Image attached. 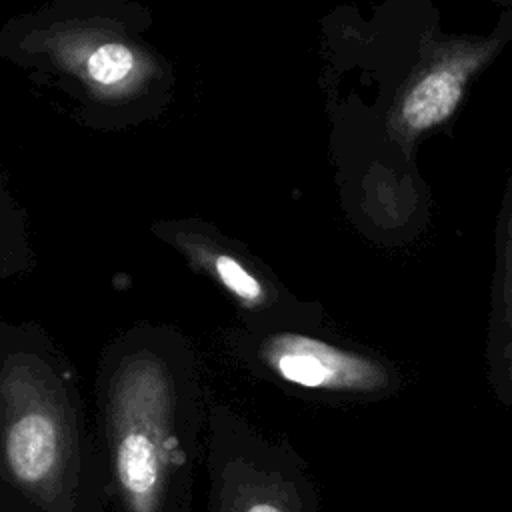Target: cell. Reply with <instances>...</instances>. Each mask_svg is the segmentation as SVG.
Here are the masks:
<instances>
[{
  "instance_id": "obj_1",
  "label": "cell",
  "mask_w": 512,
  "mask_h": 512,
  "mask_svg": "<svg viewBox=\"0 0 512 512\" xmlns=\"http://www.w3.org/2000/svg\"><path fill=\"white\" fill-rule=\"evenodd\" d=\"M110 458L124 512H168L180 462L170 424V404L158 370L122 376L110 412Z\"/></svg>"
},
{
  "instance_id": "obj_2",
  "label": "cell",
  "mask_w": 512,
  "mask_h": 512,
  "mask_svg": "<svg viewBox=\"0 0 512 512\" xmlns=\"http://www.w3.org/2000/svg\"><path fill=\"white\" fill-rule=\"evenodd\" d=\"M4 470L34 504L50 506L64 498L68 438L56 412L40 402L10 406L4 422Z\"/></svg>"
},
{
  "instance_id": "obj_3",
  "label": "cell",
  "mask_w": 512,
  "mask_h": 512,
  "mask_svg": "<svg viewBox=\"0 0 512 512\" xmlns=\"http://www.w3.org/2000/svg\"><path fill=\"white\" fill-rule=\"evenodd\" d=\"M264 358L284 380L326 390H372L382 384V372L368 360L296 334L266 342Z\"/></svg>"
},
{
  "instance_id": "obj_4",
  "label": "cell",
  "mask_w": 512,
  "mask_h": 512,
  "mask_svg": "<svg viewBox=\"0 0 512 512\" xmlns=\"http://www.w3.org/2000/svg\"><path fill=\"white\" fill-rule=\"evenodd\" d=\"M466 70L450 62L424 74L406 94L400 106V122L406 130H424L442 122L456 108Z\"/></svg>"
},
{
  "instance_id": "obj_5",
  "label": "cell",
  "mask_w": 512,
  "mask_h": 512,
  "mask_svg": "<svg viewBox=\"0 0 512 512\" xmlns=\"http://www.w3.org/2000/svg\"><path fill=\"white\" fill-rule=\"evenodd\" d=\"M136 56L124 44H100L94 48L86 62L84 70L88 78L102 90H118L128 84L136 72Z\"/></svg>"
},
{
  "instance_id": "obj_6",
  "label": "cell",
  "mask_w": 512,
  "mask_h": 512,
  "mask_svg": "<svg viewBox=\"0 0 512 512\" xmlns=\"http://www.w3.org/2000/svg\"><path fill=\"white\" fill-rule=\"evenodd\" d=\"M222 512H298L288 490L272 482H242L222 496Z\"/></svg>"
},
{
  "instance_id": "obj_7",
  "label": "cell",
  "mask_w": 512,
  "mask_h": 512,
  "mask_svg": "<svg viewBox=\"0 0 512 512\" xmlns=\"http://www.w3.org/2000/svg\"><path fill=\"white\" fill-rule=\"evenodd\" d=\"M212 270L218 280L238 298L248 304L260 302L264 296L262 284L232 256L228 254H214Z\"/></svg>"
}]
</instances>
